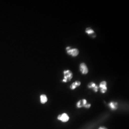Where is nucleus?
<instances>
[{"instance_id": "4", "label": "nucleus", "mask_w": 129, "mask_h": 129, "mask_svg": "<svg viewBox=\"0 0 129 129\" xmlns=\"http://www.w3.org/2000/svg\"><path fill=\"white\" fill-rule=\"evenodd\" d=\"M99 88H100L101 92L102 93H105L107 91V83L106 81H102L100 84Z\"/></svg>"}, {"instance_id": "12", "label": "nucleus", "mask_w": 129, "mask_h": 129, "mask_svg": "<svg viewBox=\"0 0 129 129\" xmlns=\"http://www.w3.org/2000/svg\"><path fill=\"white\" fill-rule=\"evenodd\" d=\"M98 129H107L106 127H99Z\"/></svg>"}, {"instance_id": "1", "label": "nucleus", "mask_w": 129, "mask_h": 129, "mask_svg": "<svg viewBox=\"0 0 129 129\" xmlns=\"http://www.w3.org/2000/svg\"><path fill=\"white\" fill-rule=\"evenodd\" d=\"M64 78L62 82H67L70 81L73 77V74L70 70H64Z\"/></svg>"}, {"instance_id": "6", "label": "nucleus", "mask_w": 129, "mask_h": 129, "mask_svg": "<svg viewBox=\"0 0 129 129\" xmlns=\"http://www.w3.org/2000/svg\"><path fill=\"white\" fill-rule=\"evenodd\" d=\"M58 120L61 121L63 122H68L69 119V117L68 114L65 113L62 114L61 115H59L57 117Z\"/></svg>"}, {"instance_id": "5", "label": "nucleus", "mask_w": 129, "mask_h": 129, "mask_svg": "<svg viewBox=\"0 0 129 129\" xmlns=\"http://www.w3.org/2000/svg\"><path fill=\"white\" fill-rule=\"evenodd\" d=\"M80 70L81 73L84 75L87 74L88 73V69L84 63H82L80 64Z\"/></svg>"}, {"instance_id": "10", "label": "nucleus", "mask_w": 129, "mask_h": 129, "mask_svg": "<svg viewBox=\"0 0 129 129\" xmlns=\"http://www.w3.org/2000/svg\"><path fill=\"white\" fill-rule=\"evenodd\" d=\"M81 82L78 81H77L75 82L72 83L70 86V88L71 90H74L75 89L77 88V87L80 86L81 85Z\"/></svg>"}, {"instance_id": "8", "label": "nucleus", "mask_w": 129, "mask_h": 129, "mask_svg": "<svg viewBox=\"0 0 129 129\" xmlns=\"http://www.w3.org/2000/svg\"><path fill=\"white\" fill-rule=\"evenodd\" d=\"M85 32L89 36H91L92 37L94 38L96 37V34H95L94 31L93 29H92L90 27L86 28L85 30Z\"/></svg>"}, {"instance_id": "3", "label": "nucleus", "mask_w": 129, "mask_h": 129, "mask_svg": "<svg viewBox=\"0 0 129 129\" xmlns=\"http://www.w3.org/2000/svg\"><path fill=\"white\" fill-rule=\"evenodd\" d=\"M66 50L67 53L73 57L77 56L79 54V51L77 49H71V47H68L66 48Z\"/></svg>"}, {"instance_id": "11", "label": "nucleus", "mask_w": 129, "mask_h": 129, "mask_svg": "<svg viewBox=\"0 0 129 129\" xmlns=\"http://www.w3.org/2000/svg\"><path fill=\"white\" fill-rule=\"evenodd\" d=\"M48 98L47 96L44 94H42L40 96L41 102L42 104H45L48 101Z\"/></svg>"}, {"instance_id": "7", "label": "nucleus", "mask_w": 129, "mask_h": 129, "mask_svg": "<svg viewBox=\"0 0 129 129\" xmlns=\"http://www.w3.org/2000/svg\"><path fill=\"white\" fill-rule=\"evenodd\" d=\"M88 87L89 88L92 89L94 92H97L98 91V89L99 88V86L96 85L94 82H90L88 85Z\"/></svg>"}, {"instance_id": "2", "label": "nucleus", "mask_w": 129, "mask_h": 129, "mask_svg": "<svg viewBox=\"0 0 129 129\" xmlns=\"http://www.w3.org/2000/svg\"><path fill=\"white\" fill-rule=\"evenodd\" d=\"M91 104L87 103V101L85 99L80 100L77 104V106L78 108L85 107L86 108H89L91 106Z\"/></svg>"}, {"instance_id": "9", "label": "nucleus", "mask_w": 129, "mask_h": 129, "mask_svg": "<svg viewBox=\"0 0 129 129\" xmlns=\"http://www.w3.org/2000/svg\"><path fill=\"white\" fill-rule=\"evenodd\" d=\"M118 103L114 102H111L109 103L108 106L112 110H116L118 108Z\"/></svg>"}]
</instances>
